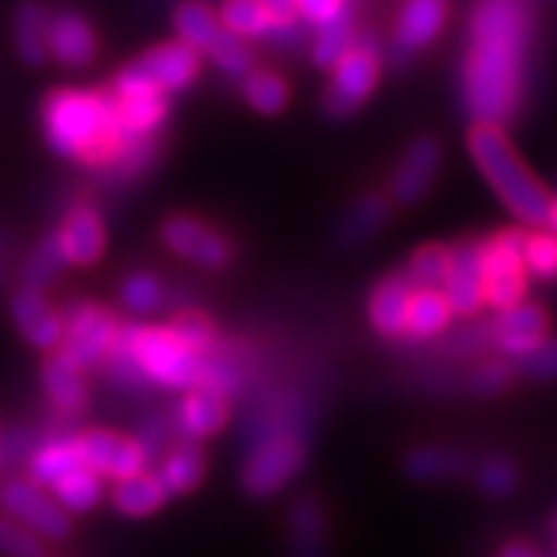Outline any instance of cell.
I'll return each mask as SVG.
<instances>
[{
    "label": "cell",
    "mask_w": 557,
    "mask_h": 557,
    "mask_svg": "<svg viewBox=\"0 0 557 557\" xmlns=\"http://www.w3.org/2000/svg\"><path fill=\"white\" fill-rule=\"evenodd\" d=\"M66 253H63V245H60L58 231H49V234L40 239V243L32 248V253L23 259V282L26 287H37V290H44L49 282L60 276V271L66 268Z\"/></svg>",
    "instance_id": "cell-33"
},
{
    "label": "cell",
    "mask_w": 557,
    "mask_h": 557,
    "mask_svg": "<svg viewBox=\"0 0 557 557\" xmlns=\"http://www.w3.org/2000/svg\"><path fill=\"white\" fill-rule=\"evenodd\" d=\"M523 264L527 271L537 278H557V236L535 234L527 239L523 250Z\"/></svg>",
    "instance_id": "cell-48"
},
{
    "label": "cell",
    "mask_w": 557,
    "mask_h": 557,
    "mask_svg": "<svg viewBox=\"0 0 557 557\" xmlns=\"http://www.w3.org/2000/svg\"><path fill=\"white\" fill-rule=\"evenodd\" d=\"M478 486L486 492V495H495V498H506L509 492H515L518 486V467L506 458H486L475 472Z\"/></svg>",
    "instance_id": "cell-47"
},
{
    "label": "cell",
    "mask_w": 557,
    "mask_h": 557,
    "mask_svg": "<svg viewBox=\"0 0 557 557\" xmlns=\"http://www.w3.org/2000/svg\"><path fill=\"white\" fill-rule=\"evenodd\" d=\"M44 387L60 416L72 418L88 404V387L81 367H74L63 352H52L44 364Z\"/></svg>",
    "instance_id": "cell-24"
},
{
    "label": "cell",
    "mask_w": 557,
    "mask_h": 557,
    "mask_svg": "<svg viewBox=\"0 0 557 557\" xmlns=\"http://www.w3.org/2000/svg\"><path fill=\"white\" fill-rule=\"evenodd\" d=\"M174 26L176 32H180V37H183V44L191 46L194 52L202 54H208V49H211V46L220 40L222 32H225L222 29V23L213 17L211 9L202 7V3H183V7L176 9Z\"/></svg>",
    "instance_id": "cell-34"
},
{
    "label": "cell",
    "mask_w": 557,
    "mask_h": 557,
    "mask_svg": "<svg viewBox=\"0 0 557 557\" xmlns=\"http://www.w3.org/2000/svg\"><path fill=\"white\" fill-rule=\"evenodd\" d=\"M3 282H7V268L0 264V287H3Z\"/></svg>",
    "instance_id": "cell-56"
},
{
    "label": "cell",
    "mask_w": 557,
    "mask_h": 557,
    "mask_svg": "<svg viewBox=\"0 0 557 557\" xmlns=\"http://www.w3.org/2000/svg\"><path fill=\"white\" fill-rule=\"evenodd\" d=\"M120 299H123L125 310H132V313H154L162 301H165V287L160 285V278H157L154 273L137 271L123 282V287H120Z\"/></svg>",
    "instance_id": "cell-42"
},
{
    "label": "cell",
    "mask_w": 557,
    "mask_h": 557,
    "mask_svg": "<svg viewBox=\"0 0 557 557\" xmlns=\"http://www.w3.org/2000/svg\"><path fill=\"white\" fill-rule=\"evenodd\" d=\"M49 9L40 0H23L15 15V40L17 54H21L29 66H44L49 58Z\"/></svg>",
    "instance_id": "cell-28"
},
{
    "label": "cell",
    "mask_w": 557,
    "mask_h": 557,
    "mask_svg": "<svg viewBox=\"0 0 557 557\" xmlns=\"http://www.w3.org/2000/svg\"><path fill=\"white\" fill-rule=\"evenodd\" d=\"M347 9H350L347 0H296V17H301L315 29H322L338 15H345Z\"/></svg>",
    "instance_id": "cell-50"
},
{
    "label": "cell",
    "mask_w": 557,
    "mask_h": 557,
    "mask_svg": "<svg viewBox=\"0 0 557 557\" xmlns=\"http://www.w3.org/2000/svg\"><path fill=\"white\" fill-rule=\"evenodd\" d=\"M225 29V26H222ZM208 58L213 60V66L220 69L227 77H248L250 66H253V54H250L248 46L239 40L231 32H222L220 40L208 49Z\"/></svg>",
    "instance_id": "cell-43"
},
{
    "label": "cell",
    "mask_w": 557,
    "mask_h": 557,
    "mask_svg": "<svg viewBox=\"0 0 557 557\" xmlns=\"http://www.w3.org/2000/svg\"><path fill=\"white\" fill-rule=\"evenodd\" d=\"M54 500L63 512H88L91 506H97L100 500V478L95 472H88L86 467L69 472L63 481L52 486Z\"/></svg>",
    "instance_id": "cell-38"
},
{
    "label": "cell",
    "mask_w": 557,
    "mask_h": 557,
    "mask_svg": "<svg viewBox=\"0 0 557 557\" xmlns=\"http://www.w3.org/2000/svg\"><path fill=\"white\" fill-rule=\"evenodd\" d=\"M273 21H296V0H259Z\"/></svg>",
    "instance_id": "cell-51"
},
{
    "label": "cell",
    "mask_w": 557,
    "mask_h": 557,
    "mask_svg": "<svg viewBox=\"0 0 557 557\" xmlns=\"http://www.w3.org/2000/svg\"><path fill=\"white\" fill-rule=\"evenodd\" d=\"M532 40L529 0H475L463 58V106L475 125L504 128L518 114Z\"/></svg>",
    "instance_id": "cell-1"
},
{
    "label": "cell",
    "mask_w": 557,
    "mask_h": 557,
    "mask_svg": "<svg viewBox=\"0 0 557 557\" xmlns=\"http://www.w3.org/2000/svg\"><path fill=\"white\" fill-rule=\"evenodd\" d=\"M315 418V393L299 384L259 387L245 412L243 444L245 453H253L262 444L282 438L308 441Z\"/></svg>",
    "instance_id": "cell-3"
},
{
    "label": "cell",
    "mask_w": 557,
    "mask_h": 557,
    "mask_svg": "<svg viewBox=\"0 0 557 557\" xmlns=\"http://www.w3.org/2000/svg\"><path fill=\"white\" fill-rule=\"evenodd\" d=\"M222 26L231 35L243 37H268L273 26V17L259 0H227L222 7Z\"/></svg>",
    "instance_id": "cell-39"
},
{
    "label": "cell",
    "mask_w": 557,
    "mask_h": 557,
    "mask_svg": "<svg viewBox=\"0 0 557 557\" xmlns=\"http://www.w3.org/2000/svg\"><path fill=\"white\" fill-rule=\"evenodd\" d=\"M117 100L125 134H162V123L169 117L165 95H160V91H134V95H117Z\"/></svg>",
    "instance_id": "cell-29"
},
{
    "label": "cell",
    "mask_w": 557,
    "mask_h": 557,
    "mask_svg": "<svg viewBox=\"0 0 557 557\" xmlns=\"http://www.w3.org/2000/svg\"><path fill=\"white\" fill-rule=\"evenodd\" d=\"M77 453H81L83 467L88 472H95L97 478L103 475L114 478V481H123V478H132L137 472H143V467H146L143 453H139L132 438L103 433V430L77 435Z\"/></svg>",
    "instance_id": "cell-14"
},
{
    "label": "cell",
    "mask_w": 557,
    "mask_h": 557,
    "mask_svg": "<svg viewBox=\"0 0 557 557\" xmlns=\"http://www.w3.org/2000/svg\"><path fill=\"white\" fill-rule=\"evenodd\" d=\"M449 310L458 315H475L484 305V264H481V243L463 239L449 250L447 278L441 285Z\"/></svg>",
    "instance_id": "cell-12"
},
{
    "label": "cell",
    "mask_w": 557,
    "mask_h": 557,
    "mask_svg": "<svg viewBox=\"0 0 557 557\" xmlns=\"http://www.w3.org/2000/svg\"><path fill=\"white\" fill-rule=\"evenodd\" d=\"M171 433L180 444H197L208 435H216L227 421V401L208 389H188V396L176 404L169 416Z\"/></svg>",
    "instance_id": "cell-18"
},
{
    "label": "cell",
    "mask_w": 557,
    "mask_h": 557,
    "mask_svg": "<svg viewBox=\"0 0 557 557\" xmlns=\"http://www.w3.org/2000/svg\"><path fill=\"white\" fill-rule=\"evenodd\" d=\"M66 262L72 264H95L103 257L106 227L100 213L91 206H77L69 211L66 222L58 231Z\"/></svg>",
    "instance_id": "cell-21"
},
{
    "label": "cell",
    "mask_w": 557,
    "mask_h": 557,
    "mask_svg": "<svg viewBox=\"0 0 557 557\" xmlns=\"http://www.w3.org/2000/svg\"><path fill=\"white\" fill-rule=\"evenodd\" d=\"M3 463H7V444H3V435H0V470H3Z\"/></svg>",
    "instance_id": "cell-55"
},
{
    "label": "cell",
    "mask_w": 557,
    "mask_h": 557,
    "mask_svg": "<svg viewBox=\"0 0 557 557\" xmlns=\"http://www.w3.org/2000/svg\"><path fill=\"white\" fill-rule=\"evenodd\" d=\"M243 95L259 114H276L287 106L290 88L273 72H250L243 83Z\"/></svg>",
    "instance_id": "cell-41"
},
{
    "label": "cell",
    "mask_w": 557,
    "mask_h": 557,
    "mask_svg": "<svg viewBox=\"0 0 557 557\" xmlns=\"http://www.w3.org/2000/svg\"><path fill=\"white\" fill-rule=\"evenodd\" d=\"M0 504L9 512V518L32 532L35 537L46 541H63L72 535V521L69 512H63L58 500L49 498L46 490L35 486L29 478H9L0 486Z\"/></svg>",
    "instance_id": "cell-9"
},
{
    "label": "cell",
    "mask_w": 557,
    "mask_h": 557,
    "mask_svg": "<svg viewBox=\"0 0 557 557\" xmlns=\"http://www.w3.org/2000/svg\"><path fill=\"white\" fill-rule=\"evenodd\" d=\"M441 169V146L433 137H418L398 162L393 176V202L410 208L426 197Z\"/></svg>",
    "instance_id": "cell-16"
},
{
    "label": "cell",
    "mask_w": 557,
    "mask_h": 557,
    "mask_svg": "<svg viewBox=\"0 0 557 557\" xmlns=\"http://www.w3.org/2000/svg\"><path fill=\"white\" fill-rule=\"evenodd\" d=\"M165 498L169 495H165L154 472H137V475L117 481V486H114V506L123 515H132V518L151 515L154 509H160Z\"/></svg>",
    "instance_id": "cell-32"
},
{
    "label": "cell",
    "mask_w": 557,
    "mask_h": 557,
    "mask_svg": "<svg viewBox=\"0 0 557 557\" xmlns=\"http://www.w3.org/2000/svg\"><path fill=\"white\" fill-rule=\"evenodd\" d=\"M9 248H12V239H9L7 231H3V227H0V257H3V253H7Z\"/></svg>",
    "instance_id": "cell-53"
},
{
    "label": "cell",
    "mask_w": 557,
    "mask_h": 557,
    "mask_svg": "<svg viewBox=\"0 0 557 557\" xmlns=\"http://www.w3.org/2000/svg\"><path fill=\"white\" fill-rule=\"evenodd\" d=\"M174 438L171 433V421L169 416H160V412H148L137 426V435H134V444L143 453V461L154 463L160 461L165 447H169V441Z\"/></svg>",
    "instance_id": "cell-44"
},
{
    "label": "cell",
    "mask_w": 557,
    "mask_h": 557,
    "mask_svg": "<svg viewBox=\"0 0 557 557\" xmlns=\"http://www.w3.org/2000/svg\"><path fill=\"white\" fill-rule=\"evenodd\" d=\"M509 367H512V373L532 379V382H552L557 379V338H543L535 350L515 359Z\"/></svg>",
    "instance_id": "cell-46"
},
{
    "label": "cell",
    "mask_w": 557,
    "mask_h": 557,
    "mask_svg": "<svg viewBox=\"0 0 557 557\" xmlns=\"http://www.w3.org/2000/svg\"><path fill=\"white\" fill-rule=\"evenodd\" d=\"M527 231H500L481 243V264H484V301L498 310H509L523 301L527 290Z\"/></svg>",
    "instance_id": "cell-4"
},
{
    "label": "cell",
    "mask_w": 557,
    "mask_h": 557,
    "mask_svg": "<svg viewBox=\"0 0 557 557\" xmlns=\"http://www.w3.org/2000/svg\"><path fill=\"white\" fill-rule=\"evenodd\" d=\"M549 319L537 305H515L509 310H500V315L492 322V347H498L509 359H521L535 350L546 338Z\"/></svg>",
    "instance_id": "cell-17"
},
{
    "label": "cell",
    "mask_w": 557,
    "mask_h": 557,
    "mask_svg": "<svg viewBox=\"0 0 557 557\" xmlns=\"http://www.w3.org/2000/svg\"><path fill=\"white\" fill-rule=\"evenodd\" d=\"M202 472H206L202 449L197 444H180V447L165 455V461L160 463V472H154V475L160 478L165 495H185L202 481Z\"/></svg>",
    "instance_id": "cell-30"
},
{
    "label": "cell",
    "mask_w": 557,
    "mask_h": 557,
    "mask_svg": "<svg viewBox=\"0 0 557 557\" xmlns=\"http://www.w3.org/2000/svg\"><path fill=\"white\" fill-rule=\"evenodd\" d=\"M9 313L21 336L37 350H54L63 342V315L49 305L44 290L23 285L9 301Z\"/></svg>",
    "instance_id": "cell-15"
},
{
    "label": "cell",
    "mask_w": 557,
    "mask_h": 557,
    "mask_svg": "<svg viewBox=\"0 0 557 557\" xmlns=\"http://www.w3.org/2000/svg\"><path fill=\"white\" fill-rule=\"evenodd\" d=\"M379 66L382 54L373 37H361L352 44L350 52L338 60L333 72L331 88L324 95V109L331 117H350L352 111L373 95L375 81H379Z\"/></svg>",
    "instance_id": "cell-8"
},
{
    "label": "cell",
    "mask_w": 557,
    "mask_h": 557,
    "mask_svg": "<svg viewBox=\"0 0 557 557\" xmlns=\"http://www.w3.org/2000/svg\"><path fill=\"white\" fill-rule=\"evenodd\" d=\"M134 350L143 373L151 387L169 389H197L202 356L191 352L171 336L169 327H143L139 324Z\"/></svg>",
    "instance_id": "cell-6"
},
{
    "label": "cell",
    "mask_w": 557,
    "mask_h": 557,
    "mask_svg": "<svg viewBox=\"0 0 557 557\" xmlns=\"http://www.w3.org/2000/svg\"><path fill=\"white\" fill-rule=\"evenodd\" d=\"M555 529H557V518H555Z\"/></svg>",
    "instance_id": "cell-57"
},
{
    "label": "cell",
    "mask_w": 557,
    "mask_h": 557,
    "mask_svg": "<svg viewBox=\"0 0 557 557\" xmlns=\"http://www.w3.org/2000/svg\"><path fill=\"white\" fill-rule=\"evenodd\" d=\"M412 285L404 278V273L382 278L370 296V324L375 333L384 338H398L407 333V310H410Z\"/></svg>",
    "instance_id": "cell-23"
},
{
    "label": "cell",
    "mask_w": 557,
    "mask_h": 557,
    "mask_svg": "<svg viewBox=\"0 0 557 557\" xmlns=\"http://www.w3.org/2000/svg\"><path fill=\"white\" fill-rule=\"evenodd\" d=\"M26 467H29V481L40 490H52L69 472L81 470L83 463L81 453H77V435L69 426L66 416H60L58 424L37 438V447L32 449Z\"/></svg>",
    "instance_id": "cell-13"
},
{
    "label": "cell",
    "mask_w": 557,
    "mask_h": 557,
    "mask_svg": "<svg viewBox=\"0 0 557 557\" xmlns=\"http://www.w3.org/2000/svg\"><path fill=\"white\" fill-rule=\"evenodd\" d=\"M171 336L180 342L183 347H188L197 356H206L216 342H220V333L213 327V322L206 313L199 310H176V315L169 324Z\"/></svg>",
    "instance_id": "cell-40"
},
{
    "label": "cell",
    "mask_w": 557,
    "mask_h": 557,
    "mask_svg": "<svg viewBox=\"0 0 557 557\" xmlns=\"http://www.w3.org/2000/svg\"><path fill=\"white\" fill-rule=\"evenodd\" d=\"M0 555L3 557H44V546L32 532L0 515Z\"/></svg>",
    "instance_id": "cell-49"
},
{
    "label": "cell",
    "mask_w": 557,
    "mask_h": 557,
    "mask_svg": "<svg viewBox=\"0 0 557 557\" xmlns=\"http://www.w3.org/2000/svg\"><path fill=\"white\" fill-rule=\"evenodd\" d=\"M308 458V441L301 438H282L262 444L253 453H248L243 470V490L250 498L264 500L305 467Z\"/></svg>",
    "instance_id": "cell-10"
},
{
    "label": "cell",
    "mask_w": 557,
    "mask_h": 557,
    "mask_svg": "<svg viewBox=\"0 0 557 557\" xmlns=\"http://www.w3.org/2000/svg\"><path fill=\"white\" fill-rule=\"evenodd\" d=\"M492 347V322L486 319H470L458 331L449 333L438 347V356L444 361H470Z\"/></svg>",
    "instance_id": "cell-36"
},
{
    "label": "cell",
    "mask_w": 557,
    "mask_h": 557,
    "mask_svg": "<svg viewBox=\"0 0 557 557\" xmlns=\"http://www.w3.org/2000/svg\"><path fill=\"white\" fill-rule=\"evenodd\" d=\"M447 268L449 250L441 248V245H424V248L412 253V259L407 262V271L401 273L412 285V290H441L444 278H447Z\"/></svg>",
    "instance_id": "cell-37"
},
{
    "label": "cell",
    "mask_w": 557,
    "mask_h": 557,
    "mask_svg": "<svg viewBox=\"0 0 557 557\" xmlns=\"http://www.w3.org/2000/svg\"><path fill=\"white\" fill-rule=\"evenodd\" d=\"M199 74V52L185 44H165L146 52L132 66L123 69L114 81L117 95H134V91H180L191 86Z\"/></svg>",
    "instance_id": "cell-5"
},
{
    "label": "cell",
    "mask_w": 557,
    "mask_h": 557,
    "mask_svg": "<svg viewBox=\"0 0 557 557\" xmlns=\"http://www.w3.org/2000/svg\"><path fill=\"white\" fill-rule=\"evenodd\" d=\"M549 225H552V231H555V236H557V199H552V216H549Z\"/></svg>",
    "instance_id": "cell-54"
},
{
    "label": "cell",
    "mask_w": 557,
    "mask_h": 557,
    "mask_svg": "<svg viewBox=\"0 0 557 557\" xmlns=\"http://www.w3.org/2000/svg\"><path fill=\"white\" fill-rule=\"evenodd\" d=\"M352 44H356V29H352V15H350V9H347L345 15H338L336 21H331L327 26H322V29L315 32V40H313L315 66L333 69L338 60L350 52Z\"/></svg>",
    "instance_id": "cell-35"
},
{
    "label": "cell",
    "mask_w": 557,
    "mask_h": 557,
    "mask_svg": "<svg viewBox=\"0 0 557 557\" xmlns=\"http://www.w3.org/2000/svg\"><path fill=\"white\" fill-rule=\"evenodd\" d=\"M162 243L169 245L176 257L188 259L199 268H211V271L225 268L234 257V248H231L225 234H220L216 227L206 225L197 216H185V213L169 216L162 222Z\"/></svg>",
    "instance_id": "cell-11"
},
{
    "label": "cell",
    "mask_w": 557,
    "mask_h": 557,
    "mask_svg": "<svg viewBox=\"0 0 557 557\" xmlns=\"http://www.w3.org/2000/svg\"><path fill=\"white\" fill-rule=\"evenodd\" d=\"M389 213H393V206H389V197L373 191L359 197L350 206V211L345 213V220L338 222L336 227V243L345 245V248H352V245L364 243L370 236H375L387 225Z\"/></svg>",
    "instance_id": "cell-27"
},
{
    "label": "cell",
    "mask_w": 557,
    "mask_h": 557,
    "mask_svg": "<svg viewBox=\"0 0 557 557\" xmlns=\"http://www.w3.org/2000/svg\"><path fill=\"white\" fill-rule=\"evenodd\" d=\"M49 54L58 60L60 66L83 69L88 66L97 54V37L86 17L77 12H58L49 21Z\"/></svg>",
    "instance_id": "cell-20"
},
{
    "label": "cell",
    "mask_w": 557,
    "mask_h": 557,
    "mask_svg": "<svg viewBox=\"0 0 557 557\" xmlns=\"http://www.w3.org/2000/svg\"><path fill=\"white\" fill-rule=\"evenodd\" d=\"M509 379H512V367L506 361H481L463 375V389L472 393V396H498L509 387Z\"/></svg>",
    "instance_id": "cell-45"
},
{
    "label": "cell",
    "mask_w": 557,
    "mask_h": 557,
    "mask_svg": "<svg viewBox=\"0 0 557 557\" xmlns=\"http://www.w3.org/2000/svg\"><path fill=\"white\" fill-rule=\"evenodd\" d=\"M470 154L490 180L504 206L527 225H549L552 197L527 169L498 125H475L470 134Z\"/></svg>",
    "instance_id": "cell-2"
},
{
    "label": "cell",
    "mask_w": 557,
    "mask_h": 557,
    "mask_svg": "<svg viewBox=\"0 0 557 557\" xmlns=\"http://www.w3.org/2000/svg\"><path fill=\"white\" fill-rule=\"evenodd\" d=\"M117 319L100 305L91 301H72L63 310V342L60 350L74 367H81L83 373L91 367L103 364L114 333H117Z\"/></svg>",
    "instance_id": "cell-7"
},
{
    "label": "cell",
    "mask_w": 557,
    "mask_h": 557,
    "mask_svg": "<svg viewBox=\"0 0 557 557\" xmlns=\"http://www.w3.org/2000/svg\"><path fill=\"white\" fill-rule=\"evenodd\" d=\"M137 331V322L117 324L114 342H111L109 352H106L103 359L106 382H109L111 387H117L120 393H128V396H143V393H148V387H151V382H148L146 373H143V367H139L137 361V350H134Z\"/></svg>",
    "instance_id": "cell-22"
},
{
    "label": "cell",
    "mask_w": 557,
    "mask_h": 557,
    "mask_svg": "<svg viewBox=\"0 0 557 557\" xmlns=\"http://www.w3.org/2000/svg\"><path fill=\"white\" fill-rule=\"evenodd\" d=\"M449 15V0H404L396 23V49L401 54L421 52L441 35Z\"/></svg>",
    "instance_id": "cell-19"
},
{
    "label": "cell",
    "mask_w": 557,
    "mask_h": 557,
    "mask_svg": "<svg viewBox=\"0 0 557 557\" xmlns=\"http://www.w3.org/2000/svg\"><path fill=\"white\" fill-rule=\"evenodd\" d=\"M498 557H541L537 555L535 546H529V543H509V546H504V549L498 552Z\"/></svg>",
    "instance_id": "cell-52"
},
{
    "label": "cell",
    "mask_w": 557,
    "mask_h": 557,
    "mask_svg": "<svg viewBox=\"0 0 557 557\" xmlns=\"http://www.w3.org/2000/svg\"><path fill=\"white\" fill-rule=\"evenodd\" d=\"M324 532H327V521H324L322 504L313 495L296 500L287 515V537H290L287 557H327Z\"/></svg>",
    "instance_id": "cell-25"
},
{
    "label": "cell",
    "mask_w": 557,
    "mask_h": 557,
    "mask_svg": "<svg viewBox=\"0 0 557 557\" xmlns=\"http://www.w3.org/2000/svg\"><path fill=\"white\" fill-rule=\"evenodd\" d=\"M472 467V458L455 447H418L404 458V472L418 484H435L461 478Z\"/></svg>",
    "instance_id": "cell-26"
},
{
    "label": "cell",
    "mask_w": 557,
    "mask_h": 557,
    "mask_svg": "<svg viewBox=\"0 0 557 557\" xmlns=\"http://www.w3.org/2000/svg\"><path fill=\"white\" fill-rule=\"evenodd\" d=\"M453 310H449L447 299L441 290H416L410 299V310H407V333L416 342H426L435 338L438 333L447 331Z\"/></svg>",
    "instance_id": "cell-31"
}]
</instances>
